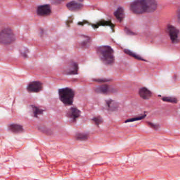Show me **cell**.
<instances>
[{"label":"cell","mask_w":180,"mask_h":180,"mask_svg":"<svg viewBox=\"0 0 180 180\" xmlns=\"http://www.w3.org/2000/svg\"><path fill=\"white\" fill-rule=\"evenodd\" d=\"M97 53L99 58L106 65H111L114 62L113 50L111 47L103 45L98 48Z\"/></svg>","instance_id":"obj_1"},{"label":"cell","mask_w":180,"mask_h":180,"mask_svg":"<svg viewBox=\"0 0 180 180\" xmlns=\"http://www.w3.org/2000/svg\"><path fill=\"white\" fill-rule=\"evenodd\" d=\"M75 96V91L69 87L62 88L59 90V100L65 106L72 105Z\"/></svg>","instance_id":"obj_2"},{"label":"cell","mask_w":180,"mask_h":180,"mask_svg":"<svg viewBox=\"0 0 180 180\" xmlns=\"http://www.w3.org/2000/svg\"><path fill=\"white\" fill-rule=\"evenodd\" d=\"M15 37L13 31L9 28H6L0 32V44L9 45L15 41Z\"/></svg>","instance_id":"obj_3"},{"label":"cell","mask_w":180,"mask_h":180,"mask_svg":"<svg viewBox=\"0 0 180 180\" xmlns=\"http://www.w3.org/2000/svg\"><path fill=\"white\" fill-rule=\"evenodd\" d=\"M130 9L134 13L137 14H141L145 12L143 0H135L131 4Z\"/></svg>","instance_id":"obj_4"},{"label":"cell","mask_w":180,"mask_h":180,"mask_svg":"<svg viewBox=\"0 0 180 180\" xmlns=\"http://www.w3.org/2000/svg\"><path fill=\"white\" fill-rule=\"evenodd\" d=\"M168 33L173 43H177L178 41L179 31L173 25H169L167 27Z\"/></svg>","instance_id":"obj_5"},{"label":"cell","mask_w":180,"mask_h":180,"mask_svg":"<svg viewBox=\"0 0 180 180\" xmlns=\"http://www.w3.org/2000/svg\"><path fill=\"white\" fill-rule=\"evenodd\" d=\"M143 1L145 6V12L151 13L156 10L158 4L155 0H143Z\"/></svg>","instance_id":"obj_6"},{"label":"cell","mask_w":180,"mask_h":180,"mask_svg":"<svg viewBox=\"0 0 180 180\" xmlns=\"http://www.w3.org/2000/svg\"><path fill=\"white\" fill-rule=\"evenodd\" d=\"M43 88L42 83L40 81H36L30 83L28 85V90L30 92H39Z\"/></svg>","instance_id":"obj_7"},{"label":"cell","mask_w":180,"mask_h":180,"mask_svg":"<svg viewBox=\"0 0 180 180\" xmlns=\"http://www.w3.org/2000/svg\"><path fill=\"white\" fill-rule=\"evenodd\" d=\"M81 115V112L76 107H72L69 109L67 114V116L70 118L73 122H76L77 119L79 118Z\"/></svg>","instance_id":"obj_8"},{"label":"cell","mask_w":180,"mask_h":180,"mask_svg":"<svg viewBox=\"0 0 180 180\" xmlns=\"http://www.w3.org/2000/svg\"><path fill=\"white\" fill-rule=\"evenodd\" d=\"M37 13L41 17H46L51 13L50 6L48 4H44L40 6L37 8Z\"/></svg>","instance_id":"obj_9"},{"label":"cell","mask_w":180,"mask_h":180,"mask_svg":"<svg viewBox=\"0 0 180 180\" xmlns=\"http://www.w3.org/2000/svg\"><path fill=\"white\" fill-rule=\"evenodd\" d=\"M64 73L67 75H75L78 74L79 67L78 64L74 62H72Z\"/></svg>","instance_id":"obj_10"},{"label":"cell","mask_w":180,"mask_h":180,"mask_svg":"<svg viewBox=\"0 0 180 180\" xmlns=\"http://www.w3.org/2000/svg\"><path fill=\"white\" fill-rule=\"evenodd\" d=\"M67 6L71 11H78L83 8V5L81 3L73 1L68 3Z\"/></svg>","instance_id":"obj_11"},{"label":"cell","mask_w":180,"mask_h":180,"mask_svg":"<svg viewBox=\"0 0 180 180\" xmlns=\"http://www.w3.org/2000/svg\"><path fill=\"white\" fill-rule=\"evenodd\" d=\"M95 91L98 94H107L111 92V89L109 84H102L95 88Z\"/></svg>","instance_id":"obj_12"},{"label":"cell","mask_w":180,"mask_h":180,"mask_svg":"<svg viewBox=\"0 0 180 180\" xmlns=\"http://www.w3.org/2000/svg\"><path fill=\"white\" fill-rule=\"evenodd\" d=\"M139 94L140 97L143 100H148L152 97V92H151L150 90L147 89L145 87H142L140 89Z\"/></svg>","instance_id":"obj_13"},{"label":"cell","mask_w":180,"mask_h":180,"mask_svg":"<svg viewBox=\"0 0 180 180\" xmlns=\"http://www.w3.org/2000/svg\"><path fill=\"white\" fill-rule=\"evenodd\" d=\"M106 105L108 107V109L110 111H115L119 107V104L113 100H109L106 101Z\"/></svg>","instance_id":"obj_14"},{"label":"cell","mask_w":180,"mask_h":180,"mask_svg":"<svg viewBox=\"0 0 180 180\" xmlns=\"http://www.w3.org/2000/svg\"><path fill=\"white\" fill-rule=\"evenodd\" d=\"M114 15L120 22H122L124 18V11L123 8L119 7L114 12Z\"/></svg>","instance_id":"obj_15"},{"label":"cell","mask_w":180,"mask_h":180,"mask_svg":"<svg viewBox=\"0 0 180 180\" xmlns=\"http://www.w3.org/2000/svg\"><path fill=\"white\" fill-rule=\"evenodd\" d=\"M10 129L14 133H20L23 131L22 126L18 124H12L10 126Z\"/></svg>","instance_id":"obj_16"},{"label":"cell","mask_w":180,"mask_h":180,"mask_svg":"<svg viewBox=\"0 0 180 180\" xmlns=\"http://www.w3.org/2000/svg\"><path fill=\"white\" fill-rule=\"evenodd\" d=\"M124 52L127 55H129L130 56L134 58L137 59V60H142V61H145L144 59L142 58L139 55H137V54H136V53H133L132 51L129 50L128 49H125L124 50Z\"/></svg>","instance_id":"obj_17"},{"label":"cell","mask_w":180,"mask_h":180,"mask_svg":"<svg viewBox=\"0 0 180 180\" xmlns=\"http://www.w3.org/2000/svg\"><path fill=\"white\" fill-rule=\"evenodd\" d=\"M75 138L78 141H86L89 138V135L86 133H77L75 135Z\"/></svg>","instance_id":"obj_18"},{"label":"cell","mask_w":180,"mask_h":180,"mask_svg":"<svg viewBox=\"0 0 180 180\" xmlns=\"http://www.w3.org/2000/svg\"><path fill=\"white\" fill-rule=\"evenodd\" d=\"M92 121L96 125L99 126V125L103 122V119L100 116H98L93 117Z\"/></svg>","instance_id":"obj_19"},{"label":"cell","mask_w":180,"mask_h":180,"mask_svg":"<svg viewBox=\"0 0 180 180\" xmlns=\"http://www.w3.org/2000/svg\"><path fill=\"white\" fill-rule=\"evenodd\" d=\"M162 100L163 101H166V102H169V103H171L176 104L178 103V100L176 98H175L165 97L163 98Z\"/></svg>","instance_id":"obj_20"},{"label":"cell","mask_w":180,"mask_h":180,"mask_svg":"<svg viewBox=\"0 0 180 180\" xmlns=\"http://www.w3.org/2000/svg\"><path fill=\"white\" fill-rule=\"evenodd\" d=\"M33 109L34 114L36 117H37L38 115L43 114V110L40 109L39 108L35 107V106H33Z\"/></svg>","instance_id":"obj_21"},{"label":"cell","mask_w":180,"mask_h":180,"mask_svg":"<svg viewBox=\"0 0 180 180\" xmlns=\"http://www.w3.org/2000/svg\"><path fill=\"white\" fill-rule=\"evenodd\" d=\"M145 116H146V115H142V116H137L136 117H134V118H131V119L126 120L125 122V123L135 122V121H137V120H141V119H143V118H145Z\"/></svg>","instance_id":"obj_22"},{"label":"cell","mask_w":180,"mask_h":180,"mask_svg":"<svg viewBox=\"0 0 180 180\" xmlns=\"http://www.w3.org/2000/svg\"><path fill=\"white\" fill-rule=\"evenodd\" d=\"M93 81H96V82H99V83H105V82H108V81H110L112 80V79H106V78H98V79H93Z\"/></svg>","instance_id":"obj_23"},{"label":"cell","mask_w":180,"mask_h":180,"mask_svg":"<svg viewBox=\"0 0 180 180\" xmlns=\"http://www.w3.org/2000/svg\"><path fill=\"white\" fill-rule=\"evenodd\" d=\"M65 0H51L52 3L54 4H59L64 2Z\"/></svg>","instance_id":"obj_24"},{"label":"cell","mask_w":180,"mask_h":180,"mask_svg":"<svg viewBox=\"0 0 180 180\" xmlns=\"http://www.w3.org/2000/svg\"><path fill=\"white\" fill-rule=\"evenodd\" d=\"M148 124H149V125L151 127L153 128H154V129H158V127H159V126L158 125H155V124H152V123H148Z\"/></svg>","instance_id":"obj_25"},{"label":"cell","mask_w":180,"mask_h":180,"mask_svg":"<svg viewBox=\"0 0 180 180\" xmlns=\"http://www.w3.org/2000/svg\"><path fill=\"white\" fill-rule=\"evenodd\" d=\"M177 17H178V20L180 23V7L178 8V10L177 11Z\"/></svg>","instance_id":"obj_26"},{"label":"cell","mask_w":180,"mask_h":180,"mask_svg":"<svg viewBox=\"0 0 180 180\" xmlns=\"http://www.w3.org/2000/svg\"><path fill=\"white\" fill-rule=\"evenodd\" d=\"M125 32H126L128 34H129V35H134V33L133 32H131L130 30L127 29L126 28H125Z\"/></svg>","instance_id":"obj_27"},{"label":"cell","mask_w":180,"mask_h":180,"mask_svg":"<svg viewBox=\"0 0 180 180\" xmlns=\"http://www.w3.org/2000/svg\"><path fill=\"white\" fill-rule=\"evenodd\" d=\"M78 1H80V2H83V1L84 0H78Z\"/></svg>","instance_id":"obj_28"}]
</instances>
